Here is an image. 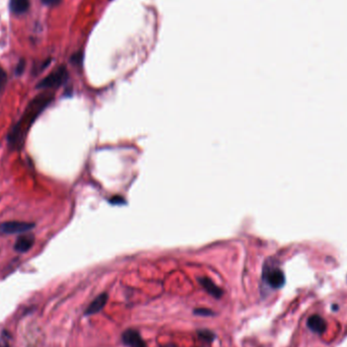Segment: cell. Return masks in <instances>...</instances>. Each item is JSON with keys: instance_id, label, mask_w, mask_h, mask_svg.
<instances>
[{"instance_id": "obj_16", "label": "cell", "mask_w": 347, "mask_h": 347, "mask_svg": "<svg viewBox=\"0 0 347 347\" xmlns=\"http://www.w3.org/2000/svg\"><path fill=\"white\" fill-rule=\"evenodd\" d=\"M24 67H25V61H24L23 59H20V62L18 63L17 68H16V73H17V75H20V74L23 72Z\"/></svg>"}, {"instance_id": "obj_14", "label": "cell", "mask_w": 347, "mask_h": 347, "mask_svg": "<svg viewBox=\"0 0 347 347\" xmlns=\"http://www.w3.org/2000/svg\"><path fill=\"white\" fill-rule=\"evenodd\" d=\"M0 347H10L5 332H0Z\"/></svg>"}, {"instance_id": "obj_9", "label": "cell", "mask_w": 347, "mask_h": 347, "mask_svg": "<svg viewBox=\"0 0 347 347\" xmlns=\"http://www.w3.org/2000/svg\"><path fill=\"white\" fill-rule=\"evenodd\" d=\"M307 326L314 333L323 334L327 329L326 321L319 315H314L308 318Z\"/></svg>"}, {"instance_id": "obj_13", "label": "cell", "mask_w": 347, "mask_h": 347, "mask_svg": "<svg viewBox=\"0 0 347 347\" xmlns=\"http://www.w3.org/2000/svg\"><path fill=\"white\" fill-rule=\"evenodd\" d=\"M6 83H7L6 72L1 66H0V93H2L4 91Z\"/></svg>"}, {"instance_id": "obj_18", "label": "cell", "mask_w": 347, "mask_h": 347, "mask_svg": "<svg viewBox=\"0 0 347 347\" xmlns=\"http://www.w3.org/2000/svg\"><path fill=\"white\" fill-rule=\"evenodd\" d=\"M162 347H178V346H176L175 344H165V345H163Z\"/></svg>"}, {"instance_id": "obj_5", "label": "cell", "mask_w": 347, "mask_h": 347, "mask_svg": "<svg viewBox=\"0 0 347 347\" xmlns=\"http://www.w3.org/2000/svg\"><path fill=\"white\" fill-rule=\"evenodd\" d=\"M122 341L127 347H146V343L139 332L134 329L125 330L122 334Z\"/></svg>"}, {"instance_id": "obj_15", "label": "cell", "mask_w": 347, "mask_h": 347, "mask_svg": "<svg viewBox=\"0 0 347 347\" xmlns=\"http://www.w3.org/2000/svg\"><path fill=\"white\" fill-rule=\"evenodd\" d=\"M82 52H79V53H75L74 55H72L71 57V62L73 64H76V65H80V64H82Z\"/></svg>"}, {"instance_id": "obj_8", "label": "cell", "mask_w": 347, "mask_h": 347, "mask_svg": "<svg viewBox=\"0 0 347 347\" xmlns=\"http://www.w3.org/2000/svg\"><path fill=\"white\" fill-rule=\"evenodd\" d=\"M35 243V237L31 234L20 236L16 244H15V250L19 253H25L28 252L33 246Z\"/></svg>"}, {"instance_id": "obj_7", "label": "cell", "mask_w": 347, "mask_h": 347, "mask_svg": "<svg viewBox=\"0 0 347 347\" xmlns=\"http://www.w3.org/2000/svg\"><path fill=\"white\" fill-rule=\"evenodd\" d=\"M198 281H199L200 286L204 288V290L206 291L209 295H211L212 298H214L216 300H220L223 297V294H224L223 289L220 286H217L210 278L199 277Z\"/></svg>"}, {"instance_id": "obj_17", "label": "cell", "mask_w": 347, "mask_h": 347, "mask_svg": "<svg viewBox=\"0 0 347 347\" xmlns=\"http://www.w3.org/2000/svg\"><path fill=\"white\" fill-rule=\"evenodd\" d=\"M42 2L48 6H55L61 2V0H42Z\"/></svg>"}, {"instance_id": "obj_4", "label": "cell", "mask_w": 347, "mask_h": 347, "mask_svg": "<svg viewBox=\"0 0 347 347\" xmlns=\"http://www.w3.org/2000/svg\"><path fill=\"white\" fill-rule=\"evenodd\" d=\"M35 227V224L22 222H5L0 224V235H14L27 233Z\"/></svg>"}, {"instance_id": "obj_10", "label": "cell", "mask_w": 347, "mask_h": 347, "mask_svg": "<svg viewBox=\"0 0 347 347\" xmlns=\"http://www.w3.org/2000/svg\"><path fill=\"white\" fill-rule=\"evenodd\" d=\"M10 10L15 15H22L30 7V0H10Z\"/></svg>"}, {"instance_id": "obj_2", "label": "cell", "mask_w": 347, "mask_h": 347, "mask_svg": "<svg viewBox=\"0 0 347 347\" xmlns=\"http://www.w3.org/2000/svg\"><path fill=\"white\" fill-rule=\"evenodd\" d=\"M68 79V71L65 66H60L53 72H51L45 79L38 83V88H57L66 82Z\"/></svg>"}, {"instance_id": "obj_6", "label": "cell", "mask_w": 347, "mask_h": 347, "mask_svg": "<svg viewBox=\"0 0 347 347\" xmlns=\"http://www.w3.org/2000/svg\"><path fill=\"white\" fill-rule=\"evenodd\" d=\"M108 299H109L108 293H106V292L101 293L100 295H98V297L88 305V306L86 307V310L84 312V315L85 316H93L95 314L100 313L107 305Z\"/></svg>"}, {"instance_id": "obj_11", "label": "cell", "mask_w": 347, "mask_h": 347, "mask_svg": "<svg viewBox=\"0 0 347 347\" xmlns=\"http://www.w3.org/2000/svg\"><path fill=\"white\" fill-rule=\"evenodd\" d=\"M197 335L204 341H206V342H213L216 338V335H215V333H213L212 331L210 330H206V329H201V330H198L197 331Z\"/></svg>"}, {"instance_id": "obj_12", "label": "cell", "mask_w": 347, "mask_h": 347, "mask_svg": "<svg viewBox=\"0 0 347 347\" xmlns=\"http://www.w3.org/2000/svg\"><path fill=\"white\" fill-rule=\"evenodd\" d=\"M193 314L200 317H213L215 315V313L212 310L207 307H196L195 310L193 311Z\"/></svg>"}, {"instance_id": "obj_1", "label": "cell", "mask_w": 347, "mask_h": 347, "mask_svg": "<svg viewBox=\"0 0 347 347\" xmlns=\"http://www.w3.org/2000/svg\"><path fill=\"white\" fill-rule=\"evenodd\" d=\"M54 95L52 93H42L36 96L25 108L21 118L14 126L7 137L8 145L11 149H20L28 136L32 125L40 114L52 102Z\"/></svg>"}, {"instance_id": "obj_3", "label": "cell", "mask_w": 347, "mask_h": 347, "mask_svg": "<svg viewBox=\"0 0 347 347\" xmlns=\"http://www.w3.org/2000/svg\"><path fill=\"white\" fill-rule=\"evenodd\" d=\"M263 278L266 281V284L274 289L281 288L286 284L285 273L276 267H270L265 269L263 272Z\"/></svg>"}]
</instances>
